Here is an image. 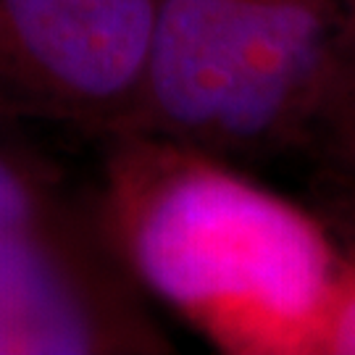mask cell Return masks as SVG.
Returning a JSON list of instances; mask_svg holds the SVG:
<instances>
[{
  "mask_svg": "<svg viewBox=\"0 0 355 355\" xmlns=\"http://www.w3.org/2000/svg\"><path fill=\"white\" fill-rule=\"evenodd\" d=\"M95 211L0 237V355L171 353Z\"/></svg>",
  "mask_w": 355,
  "mask_h": 355,
  "instance_id": "cell-4",
  "label": "cell"
},
{
  "mask_svg": "<svg viewBox=\"0 0 355 355\" xmlns=\"http://www.w3.org/2000/svg\"><path fill=\"white\" fill-rule=\"evenodd\" d=\"M290 161L305 166L311 195L355 200V8L329 55Z\"/></svg>",
  "mask_w": 355,
  "mask_h": 355,
  "instance_id": "cell-5",
  "label": "cell"
},
{
  "mask_svg": "<svg viewBox=\"0 0 355 355\" xmlns=\"http://www.w3.org/2000/svg\"><path fill=\"white\" fill-rule=\"evenodd\" d=\"M166 0H0V119L111 137L137 108Z\"/></svg>",
  "mask_w": 355,
  "mask_h": 355,
  "instance_id": "cell-3",
  "label": "cell"
},
{
  "mask_svg": "<svg viewBox=\"0 0 355 355\" xmlns=\"http://www.w3.org/2000/svg\"><path fill=\"white\" fill-rule=\"evenodd\" d=\"M89 211L92 198L71 192L51 158L0 135V237L71 221Z\"/></svg>",
  "mask_w": 355,
  "mask_h": 355,
  "instance_id": "cell-6",
  "label": "cell"
},
{
  "mask_svg": "<svg viewBox=\"0 0 355 355\" xmlns=\"http://www.w3.org/2000/svg\"><path fill=\"white\" fill-rule=\"evenodd\" d=\"M101 142L92 211L148 300L227 353H318L343 268L308 205L164 137Z\"/></svg>",
  "mask_w": 355,
  "mask_h": 355,
  "instance_id": "cell-1",
  "label": "cell"
},
{
  "mask_svg": "<svg viewBox=\"0 0 355 355\" xmlns=\"http://www.w3.org/2000/svg\"><path fill=\"white\" fill-rule=\"evenodd\" d=\"M340 255V295L318 345L324 355H355V200L311 195V205Z\"/></svg>",
  "mask_w": 355,
  "mask_h": 355,
  "instance_id": "cell-7",
  "label": "cell"
},
{
  "mask_svg": "<svg viewBox=\"0 0 355 355\" xmlns=\"http://www.w3.org/2000/svg\"><path fill=\"white\" fill-rule=\"evenodd\" d=\"M355 0H166L127 132L250 171L290 161Z\"/></svg>",
  "mask_w": 355,
  "mask_h": 355,
  "instance_id": "cell-2",
  "label": "cell"
}]
</instances>
